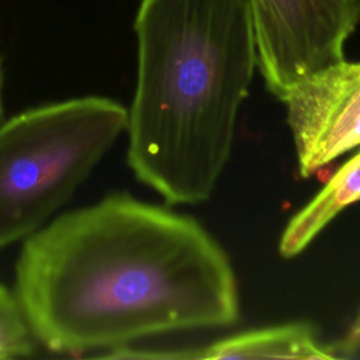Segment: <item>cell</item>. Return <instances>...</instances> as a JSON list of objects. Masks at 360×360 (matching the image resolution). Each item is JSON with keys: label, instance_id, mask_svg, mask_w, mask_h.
I'll return each mask as SVG.
<instances>
[{"label": "cell", "instance_id": "6da1fadb", "mask_svg": "<svg viewBox=\"0 0 360 360\" xmlns=\"http://www.w3.org/2000/svg\"><path fill=\"white\" fill-rule=\"evenodd\" d=\"M15 297L38 343L55 353L108 350L239 319L235 271L194 218L110 194L24 240Z\"/></svg>", "mask_w": 360, "mask_h": 360}, {"label": "cell", "instance_id": "7a4b0ae2", "mask_svg": "<svg viewBox=\"0 0 360 360\" xmlns=\"http://www.w3.org/2000/svg\"><path fill=\"white\" fill-rule=\"evenodd\" d=\"M134 31L128 165L167 204L207 201L257 68L248 0H139Z\"/></svg>", "mask_w": 360, "mask_h": 360}, {"label": "cell", "instance_id": "3957f363", "mask_svg": "<svg viewBox=\"0 0 360 360\" xmlns=\"http://www.w3.org/2000/svg\"><path fill=\"white\" fill-rule=\"evenodd\" d=\"M128 110L87 96L0 125V249L42 228L127 129Z\"/></svg>", "mask_w": 360, "mask_h": 360}, {"label": "cell", "instance_id": "277c9868", "mask_svg": "<svg viewBox=\"0 0 360 360\" xmlns=\"http://www.w3.org/2000/svg\"><path fill=\"white\" fill-rule=\"evenodd\" d=\"M257 68L276 97L297 82L345 60L360 24V0H248Z\"/></svg>", "mask_w": 360, "mask_h": 360}, {"label": "cell", "instance_id": "5b68a950", "mask_svg": "<svg viewBox=\"0 0 360 360\" xmlns=\"http://www.w3.org/2000/svg\"><path fill=\"white\" fill-rule=\"evenodd\" d=\"M280 100L302 177L360 146V62L345 59L319 70L292 84Z\"/></svg>", "mask_w": 360, "mask_h": 360}, {"label": "cell", "instance_id": "8992f818", "mask_svg": "<svg viewBox=\"0 0 360 360\" xmlns=\"http://www.w3.org/2000/svg\"><path fill=\"white\" fill-rule=\"evenodd\" d=\"M190 359H291L330 360L336 354L318 343L309 323L292 322L243 332L190 350Z\"/></svg>", "mask_w": 360, "mask_h": 360}, {"label": "cell", "instance_id": "52a82bcc", "mask_svg": "<svg viewBox=\"0 0 360 360\" xmlns=\"http://www.w3.org/2000/svg\"><path fill=\"white\" fill-rule=\"evenodd\" d=\"M359 201L360 150L340 166L321 191L287 222L278 242L280 255L291 259L302 253L343 210Z\"/></svg>", "mask_w": 360, "mask_h": 360}, {"label": "cell", "instance_id": "ba28073f", "mask_svg": "<svg viewBox=\"0 0 360 360\" xmlns=\"http://www.w3.org/2000/svg\"><path fill=\"white\" fill-rule=\"evenodd\" d=\"M37 343L15 294L0 284V359L31 356Z\"/></svg>", "mask_w": 360, "mask_h": 360}, {"label": "cell", "instance_id": "9c48e42d", "mask_svg": "<svg viewBox=\"0 0 360 360\" xmlns=\"http://www.w3.org/2000/svg\"><path fill=\"white\" fill-rule=\"evenodd\" d=\"M332 352L336 357L360 354V312L346 335L333 346Z\"/></svg>", "mask_w": 360, "mask_h": 360}, {"label": "cell", "instance_id": "30bf717a", "mask_svg": "<svg viewBox=\"0 0 360 360\" xmlns=\"http://www.w3.org/2000/svg\"><path fill=\"white\" fill-rule=\"evenodd\" d=\"M1 115H3V100H1V68H0V125H1Z\"/></svg>", "mask_w": 360, "mask_h": 360}]
</instances>
